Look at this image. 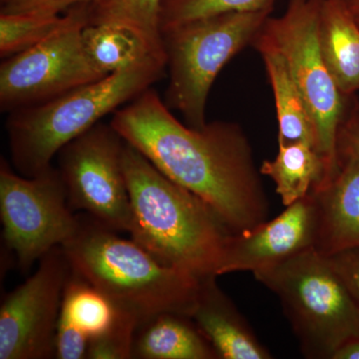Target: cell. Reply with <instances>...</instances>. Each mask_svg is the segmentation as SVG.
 Wrapping results in <instances>:
<instances>
[{
    "instance_id": "13",
    "label": "cell",
    "mask_w": 359,
    "mask_h": 359,
    "mask_svg": "<svg viewBox=\"0 0 359 359\" xmlns=\"http://www.w3.org/2000/svg\"><path fill=\"white\" fill-rule=\"evenodd\" d=\"M311 194L318 215L314 250L328 256L359 248V165L337 160L334 173Z\"/></svg>"
},
{
    "instance_id": "16",
    "label": "cell",
    "mask_w": 359,
    "mask_h": 359,
    "mask_svg": "<svg viewBox=\"0 0 359 359\" xmlns=\"http://www.w3.org/2000/svg\"><path fill=\"white\" fill-rule=\"evenodd\" d=\"M133 359H219L190 316L162 313L138 327Z\"/></svg>"
},
{
    "instance_id": "10",
    "label": "cell",
    "mask_w": 359,
    "mask_h": 359,
    "mask_svg": "<svg viewBox=\"0 0 359 359\" xmlns=\"http://www.w3.org/2000/svg\"><path fill=\"white\" fill-rule=\"evenodd\" d=\"M71 264L61 245L9 292L0 308V359L55 358L56 332Z\"/></svg>"
},
{
    "instance_id": "15",
    "label": "cell",
    "mask_w": 359,
    "mask_h": 359,
    "mask_svg": "<svg viewBox=\"0 0 359 359\" xmlns=\"http://www.w3.org/2000/svg\"><path fill=\"white\" fill-rule=\"evenodd\" d=\"M318 40L321 55L342 95L359 91V27L344 0H323Z\"/></svg>"
},
{
    "instance_id": "18",
    "label": "cell",
    "mask_w": 359,
    "mask_h": 359,
    "mask_svg": "<svg viewBox=\"0 0 359 359\" xmlns=\"http://www.w3.org/2000/svg\"><path fill=\"white\" fill-rule=\"evenodd\" d=\"M259 172L273 180L285 207L308 196L327 178L323 157L313 146L304 142L278 145L275 159L264 161Z\"/></svg>"
},
{
    "instance_id": "5",
    "label": "cell",
    "mask_w": 359,
    "mask_h": 359,
    "mask_svg": "<svg viewBox=\"0 0 359 359\" xmlns=\"http://www.w3.org/2000/svg\"><path fill=\"white\" fill-rule=\"evenodd\" d=\"M254 276L280 299L304 358L334 359L340 348L359 339V304L316 250Z\"/></svg>"
},
{
    "instance_id": "4",
    "label": "cell",
    "mask_w": 359,
    "mask_h": 359,
    "mask_svg": "<svg viewBox=\"0 0 359 359\" xmlns=\"http://www.w3.org/2000/svg\"><path fill=\"white\" fill-rule=\"evenodd\" d=\"M166 67L149 59L48 102L11 112L6 129L14 170L32 178L48 169L66 144L150 88Z\"/></svg>"
},
{
    "instance_id": "20",
    "label": "cell",
    "mask_w": 359,
    "mask_h": 359,
    "mask_svg": "<svg viewBox=\"0 0 359 359\" xmlns=\"http://www.w3.org/2000/svg\"><path fill=\"white\" fill-rule=\"evenodd\" d=\"M164 0H106L90 6L89 25H111L134 33L151 55L167 65L160 28Z\"/></svg>"
},
{
    "instance_id": "31",
    "label": "cell",
    "mask_w": 359,
    "mask_h": 359,
    "mask_svg": "<svg viewBox=\"0 0 359 359\" xmlns=\"http://www.w3.org/2000/svg\"><path fill=\"white\" fill-rule=\"evenodd\" d=\"M13 1V0H0V2H1V6H6V4H9V2Z\"/></svg>"
},
{
    "instance_id": "9",
    "label": "cell",
    "mask_w": 359,
    "mask_h": 359,
    "mask_svg": "<svg viewBox=\"0 0 359 359\" xmlns=\"http://www.w3.org/2000/svg\"><path fill=\"white\" fill-rule=\"evenodd\" d=\"M126 141L99 122L59 151L57 169L74 212H84L117 233H128L131 204L123 155Z\"/></svg>"
},
{
    "instance_id": "11",
    "label": "cell",
    "mask_w": 359,
    "mask_h": 359,
    "mask_svg": "<svg viewBox=\"0 0 359 359\" xmlns=\"http://www.w3.org/2000/svg\"><path fill=\"white\" fill-rule=\"evenodd\" d=\"M85 26H73L43 43L4 59L0 66L2 112L48 102L107 76L85 51L81 35Z\"/></svg>"
},
{
    "instance_id": "23",
    "label": "cell",
    "mask_w": 359,
    "mask_h": 359,
    "mask_svg": "<svg viewBox=\"0 0 359 359\" xmlns=\"http://www.w3.org/2000/svg\"><path fill=\"white\" fill-rule=\"evenodd\" d=\"M276 0H164L161 7V33L219 14L273 9Z\"/></svg>"
},
{
    "instance_id": "2",
    "label": "cell",
    "mask_w": 359,
    "mask_h": 359,
    "mask_svg": "<svg viewBox=\"0 0 359 359\" xmlns=\"http://www.w3.org/2000/svg\"><path fill=\"white\" fill-rule=\"evenodd\" d=\"M131 204L132 240L171 268L198 280L217 276L233 235L204 200L161 173L127 143L123 155Z\"/></svg>"
},
{
    "instance_id": "29",
    "label": "cell",
    "mask_w": 359,
    "mask_h": 359,
    "mask_svg": "<svg viewBox=\"0 0 359 359\" xmlns=\"http://www.w3.org/2000/svg\"><path fill=\"white\" fill-rule=\"evenodd\" d=\"M334 359H359V339L349 342L340 348Z\"/></svg>"
},
{
    "instance_id": "21",
    "label": "cell",
    "mask_w": 359,
    "mask_h": 359,
    "mask_svg": "<svg viewBox=\"0 0 359 359\" xmlns=\"http://www.w3.org/2000/svg\"><path fill=\"white\" fill-rule=\"evenodd\" d=\"M81 35L90 61L106 75L156 59L134 33L118 26L88 25Z\"/></svg>"
},
{
    "instance_id": "14",
    "label": "cell",
    "mask_w": 359,
    "mask_h": 359,
    "mask_svg": "<svg viewBox=\"0 0 359 359\" xmlns=\"http://www.w3.org/2000/svg\"><path fill=\"white\" fill-rule=\"evenodd\" d=\"M218 276L201 280L191 318L211 342L219 359H271L249 323L217 283Z\"/></svg>"
},
{
    "instance_id": "24",
    "label": "cell",
    "mask_w": 359,
    "mask_h": 359,
    "mask_svg": "<svg viewBox=\"0 0 359 359\" xmlns=\"http://www.w3.org/2000/svg\"><path fill=\"white\" fill-rule=\"evenodd\" d=\"M137 328L135 321L115 313L112 325L103 334L90 339L87 358L132 359Z\"/></svg>"
},
{
    "instance_id": "7",
    "label": "cell",
    "mask_w": 359,
    "mask_h": 359,
    "mask_svg": "<svg viewBox=\"0 0 359 359\" xmlns=\"http://www.w3.org/2000/svg\"><path fill=\"white\" fill-rule=\"evenodd\" d=\"M323 0H290L287 11L269 18L256 37L275 47L287 62L313 120L314 148L327 166L337 170V138L346 115L344 97L321 55L318 25Z\"/></svg>"
},
{
    "instance_id": "26",
    "label": "cell",
    "mask_w": 359,
    "mask_h": 359,
    "mask_svg": "<svg viewBox=\"0 0 359 359\" xmlns=\"http://www.w3.org/2000/svg\"><path fill=\"white\" fill-rule=\"evenodd\" d=\"M106 0H13L1 6L2 13L59 15L78 4H99Z\"/></svg>"
},
{
    "instance_id": "30",
    "label": "cell",
    "mask_w": 359,
    "mask_h": 359,
    "mask_svg": "<svg viewBox=\"0 0 359 359\" xmlns=\"http://www.w3.org/2000/svg\"><path fill=\"white\" fill-rule=\"evenodd\" d=\"M344 2L359 27V0H344Z\"/></svg>"
},
{
    "instance_id": "22",
    "label": "cell",
    "mask_w": 359,
    "mask_h": 359,
    "mask_svg": "<svg viewBox=\"0 0 359 359\" xmlns=\"http://www.w3.org/2000/svg\"><path fill=\"white\" fill-rule=\"evenodd\" d=\"M60 314L90 339L106 332L115 318L109 301L73 269L66 283Z\"/></svg>"
},
{
    "instance_id": "28",
    "label": "cell",
    "mask_w": 359,
    "mask_h": 359,
    "mask_svg": "<svg viewBox=\"0 0 359 359\" xmlns=\"http://www.w3.org/2000/svg\"><path fill=\"white\" fill-rule=\"evenodd\" d=\"M325 257L359 304V248L340 250Z\"/></svg>"
},
{
    "instance_id": "25",
    "label": "cell",
    "mask_w": 359,
    "mask_h": 359,
    "mask_svg": "<svg viewBox=\"0 0 359 359\" xmlns=\"http://www.w3.org/2000/svg\"><path fill=\"white\" fill-rule=\"evenodd\" d=\"M89 341L88 335L60 314L56 332L55 358H87Z\"/></svg>"
},
{
    "instance_id": "6",
    "label": "cell",
    "mask_w": 359,
    "mask_h": 359,
    "mask_svg": "<svg viewBox=\"0 0 359 359\" xmlns=\"http://www.w3.org/2000/svg\"><path fill=\"white\" fill-rule=\"evenodd\" d=\"M273 9L219 14L162 33L169 67L165 103L187 125L205 126L208 96L224 66L252 43Z\"/></svg>"
},
{
    "instance_id": "19",
    "label": "cell",
    "mask_w": 359,
    "mask_h": 359,
    "mask_svg": "<svg viewBox=\"0 0 359 359\" xmlns=\"http://www.w3.org/2000/svg\"><path fill=\"white\" fill-rule=\"evenodd\" d=\"M91 4L71 7L65 15L0 13V56L6 59L28 50L59 33L88 25Z\"/></svg>"
},
{
    "instance_id": "1",
    "label": "cell",
    "mask_w": 359,
    "mask_h": 359,
    "mask_svg": "<svg viewBox=\"0 0 359 359\" xmlns=\"http://www.w3.org/2000/svg\"><path fill=\"white\" fill-rule=\"evenodd\" d=\"M110 123L161 173L204 200L233 235L268 221L261 172L237 123L183 124L151 87L116 110Z\"/></svg>"
},
{
    "instance_id": "8",
    "label": "cell",
    "mask_w": 359,
    "mask_h": 359,
    "mask_svg": "<svg viewBox=\"0 0 359 359\" xmlns=\"http://www.w3.org/2000/svg\"><path fill=\"white\" fill-rule=\"evenodd\" d=\"M0 217L4 245L15 255L21 273L54 248L63 245L77 230V212L68 204L57 167L27 178L0 161Z\"/></svg>"
},
{
    "instance_id": "3",
    "label": "cell",
    "mask_w": 359,
    "mask_h": 359,
    "mask_svg": "<svg viewBox=\"0 0 359 359\" xmlns=\"http://www.w3.org/2000/svg\"><path fill=\"white\" fill-rule=\"evenodd\" d=\"M77 214V230L61 247L72 269L109 301L116 313L138 327L162 313L191 318L201 280L161 264L132 238L120 237L88 215Z\"/></svg>"
},
{
    "instance_id": "17",
    "label": "cell",
    "mask_w": 359,
    "mask_h": 359,
    "mask_svg": "<svg viewBox=\"0 0 359 359\" xmlns=\"http://www.w3.org/2000/svg\"><path fill=\"white\" fill-rule=\"evenodd\" d=\"M252 43L263 58L273 89L278 123V145L304 142L314 147L313 120L285 58L264 40L256 37Z\"/></svg>"
},
{
    "instance_id": "27",
    "label": "cell",
    "mask_w": 359,
    "mask_h": 359,
    "mask_svg": "<svg viewBox=\"0 0 359 359\" xmlns=\"http://www.w3.org/2000/svg\"><path fill=\"white\" fill-rule=\"evenodd\" d=\"M337 160H351L359 165V107L344 115L337 138Z\"/></svg>"
},
{
    "instance_id": "12",
    "label": "cell",
    "mask_w": 359,
    "mask_h": 359,
    "mask_svg": "<svg viewBox=\"0 0 359 359\" xmlns=\"http://www.w3.org/2000/svg\"><path fill=\"white\" fill-rule=\"evenodd\" d=\"M316 231V203L309 193L254 230L229 236L217 276L235 271L254 273L314 249Z\"/></svg>"
}]
</instances>
